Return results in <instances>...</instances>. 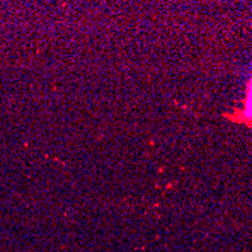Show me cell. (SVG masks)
<instances>
[{"label":"cell","mask_w":252,"mask_h":252,"mask_svg":"<svg viewBox=\"0 0 252 252\" xmlns=\"http://www.w3.org/2000/svg\"><path fill=\"white\" fill-rule=\"evenodd\" d=\"M245 117L252 120V80L249 85V91H248V97H246V106H245Z\"/></svg>","instance_id":"cell-1"}]
</instances>
